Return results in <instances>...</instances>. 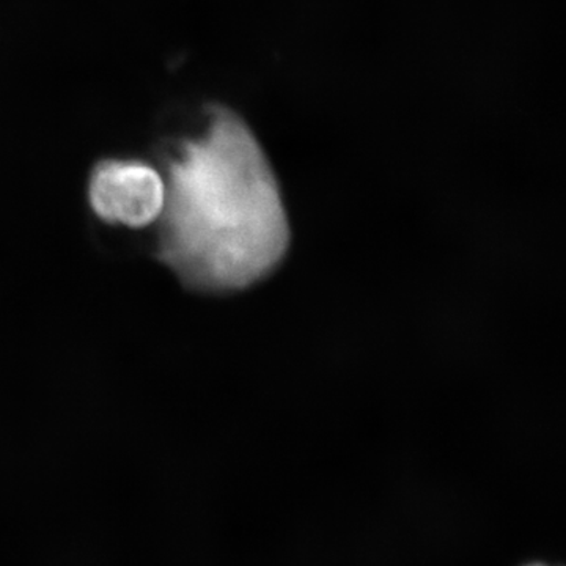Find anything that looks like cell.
Here are the masks:
<instances>
[{
	"instance_id": "1",
	"label": "cell",
	"mask_w": 566,
	"mask_h": 566,
	"mask_svg": "<svg viewBox=\"0 0 566 566\" xmlns=\"http://www.w3.org/2000/svg\"><path fill=\"white\" fill-rule=\"evenodd\" d=\"M159 256L186 286L208 293L268 277L292 243L277 178L232 112L212 109L169 166Z\"/></svg>"
},
{
	"instance_id": "2",
	"label": "cell",
	"mask_w": 566,
	"mask_h": 566,
	"mask_svg": "<svg viewBox=\"0 0 566 566\" xmlns=\"http://www.w3.org/2000/svg\"><path fill=\"white\" fill-rule=\"evenodd\" d=\"M88 202L93 212L111 226L144 229L161 219L166 181L150 164L107 159L93 169Z\"/></svg>"
},
{
	"instance_id": "3",
	"label": "cell",
	"mask_w": 566,
	"mask_h": 566,
	"mask_svg": "<svg viewBox=\"0 0 566 566\" xmlns=\"http://www.w3.org/2000/svg\"><path fill=\"white\" fill-rule=\"evenodd\" d=\"M531 566H543V565H531Z\"/></svg>"
}]
</instances>
